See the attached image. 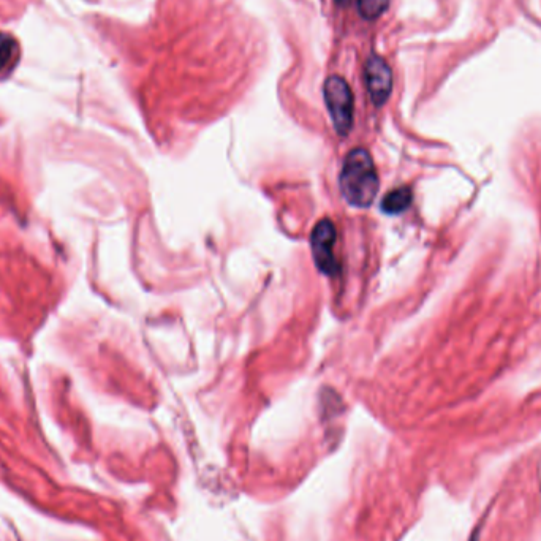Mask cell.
Here are the masks:
<instances>
[{"label":"cell","instance_id":"obj_1","mask_svg":"<svg viewBox=\"0 0 541 541\" xmlns=\"http://www.w3.org/2000/svg\"><path fill=\"white\" fill-rule=\"evenodd\" d=\"M341 192L353 208H369L379 192V175L371 154L363 148L352 149L342 167Z\"/></svg>","mask_w":541,"mask_h":541},{"label":"cell","instance_id":"obj_2","mask_svg":"<svg viewBox=\"0 0 541 541\" xmlns=\"http://www.w3.org/2000/svg\"><path fill=\"white\" fill-rule=\"evenodd\" d=\"M323 95H325L326 108H328L337 135L347 137L352 130L353 111H355L349 83L342 76H330L323 86Z\"/></svg>","mask_w":541,"mask_h":541},{"label":"cell","instance_id":"obj_3","mask_svg":"<svg viewBox=\"0 0 541 541\" xmlns=\"http://www.w3.org/2000/svg\"><path fill=\"white\" fill-rule=\"evenodd\" d=\"M337 231L330 219H323L315 225L311 235L312 257L315 266L325 276H336L341 273V265L334 257Z\"/></svg>","mask_w":541,"mask_h":541},{"label":"cell","instance_id":"obj_4","mask_svg":"<svg viewBox=\"0 0 541 541\" xmlns=\"http://www.w3.org/2000/svg\"><path fill=\"white\" fill-rule=\"evenodd\" d=\"M364 80L372 103L379 108L385 105L393 91V73L390 65L386 64L382 57L372 54L364 67Z\"/></svg>","mask_w":541,"mask_h":541},{"label":"cell","instance_id":"obj_5","mask_svg":"<svg viewBox=\"0 0 541 541\" xmlns=\"http://www.w3.org/2000/svg\"><path fill=\"white\" fill-rule=\"evenodd\" d=\"M413 195L409 187H399L388 193L382 201V211L388 216H398L412 205Z\"/></svg>","mask_w":541,"mask_h":541},{"label":"cell","instance_id":"obj_6","mask_svg":"<svg viewBox=\"0 0 541 541\" xmlns=\"http://www.w3.org/2000/svg\"><path fill=\"white\" fill-rule=\"evenodd\" d=\"M19 43L16 38L0 32V75L10 72L19 61Z\"/></svg>","mask_w":541,"mask_h":541},{"label":"cell","instance_id":"obj_7","mask_svg":"<svg viewBox=\"0 0 541 541\" xmlns=\"http://www.w3.org/2000/svg\"><path fill=\"white\" fill-rule=\"evenodd\" d=\"M390 5V0H358V10L360 15L367 21L377 19L386 12Z\"/></svg>","mask_w":541,"mask_h":541},{"label":"cell","instance_id":"obj_8","mask_svg":"<svg viewBox=\"0 0 541 541\" xmlns=\"http://www.w3.org/2000/svg\"><path fill=\"white\" fill-rule=\"evenodd\" d=\"M337 4L339 5H345V4H349V0H336Z\"/></svg>","mask_w":541,"mask_h":541}]
</instances>
